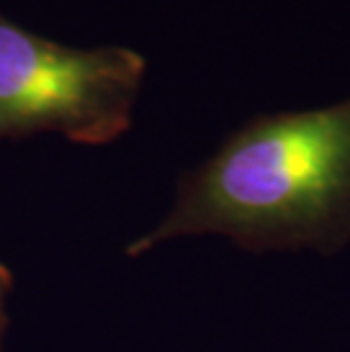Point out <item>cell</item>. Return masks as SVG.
Masks as SVG:
<instances>
[{
    "label": "cell",
    "mask_w": 350,
    "mask_h": 352,
    "mask_svg": "<svg viewBox=\"0 0 350 352\" xmlns=\"http://www.w3.org/2000/svg\"><path fill=\"white\" fill-rule=\"evenodd\" d=\"M223 234L248 252L350 243V98L305 111L259 114L182 173L160 226L128 243L139 257L175 236Z\"/></svg>",
    "instance_id": "1"
},
{
    "label": "cell",
    "mask_w": 350,
    "mask_h": 352,
    "mask_svg": "<svg viewBox=\"0 0 350 352\" xmlns=\"http://www.w3.org/2000/svg\"><path fill=\"white\" fill-rule=\"evenodd\" d=\"M146 59L125 46L73 48L0 12V139L57 132L107 146L132 127Z\"/></svg>",
    "instance_id": "2"
},
{
    "label": "cell",
    "mask_w": 350,
    "mask_h": 352,
    "mask_svg": "<svg viewBox=\"0 0 350 352\" xmlns=\"http://www.w3.org/2000/svg\"><path fill=\"white\" fill-rule=\"evenodd\" d=\"M14 289V273L0 261V352H3V341L10 327V314H7V298Z\"/></svg>",
    "instance_id": "3"
}]
</instances>
